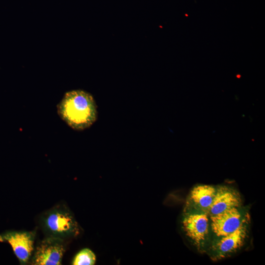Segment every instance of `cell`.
Masks as SVG:
<instances>
[{
	"instance_id": "1",
	"label": "cell",
	"mask_w": 265,
	"mask_h": 265,
	"mask_svg": "<svg viewBox=\"0 0 265 265\" xmlns=\"http://www.w3.org/2000/svg\"><path fill=\"white\" fill-rule=\"evenodd\" d=\"M60 118L72 129L81 131L90 127L97 118L92 96L84 91L67 92L57 106Z\"/></svg>"
},
{
	"instance_id": "2",
	"label": "cell",
	"mask_w": 265,
	"mask_h": 265,
	"mask_svg": "<svg viewBox=\"0 0 265 265\" xmlns=\"http://www.w3.org/2000/svg\"><path fill=\"white\" fill-rule=\"evenodd\" d=\"M42 228L47 235L63 240L77 237L80 227L73 213L64 205H58L43 214Z\"/></svg>"
},
{
	"instance_id": "3",
	"label": "cell",
	"mask_w": 265,
	"mask_h": 265,
	"mask_svg": "<svg viewBox=\"0 0 265 265\" xmlns=\"http://www.w3.org/2000/svg\"><path fill=\"white\" fill-rule=\"evenodd\" d=\"M65 240L47 237L36 246L31 257L33 265H60L65 252Z\"/></svg>"
},
{
	"instance_id": "4",
	"label": "cell",
	"mask_w": 265,
	"mask_h": 265,
	"mask_svg": "<svg viewBox=\"0 0 265 265\" xmlns=\"http://www.w3.org/2000/svg\"><path fill=\"white\" fill-rule=\"evenodd\" d=\"M36 232L9 231L0 234V242L9 243L22 265L29 262L33 254Z\"/></svg>"
},
{
	"instance_id": "5",
	"label": "cell",
	"mask_w": 265,
	"mask_h": 265,
	"mask_svg": "<svg viewBox=\"0 0 265 265\" xmlns=\"http://www.w3.org/2000/svg\"><path fill=\"white\" fill-rule=\"evenodd\" d=\"M213 233L218 237L226 236L238 229L242 223L241 214L238 208L227 209L211 216Z\"/></svg>"
},
{
	"instance_id": "6",
	"label": "cell",
	"mask_w": 265,
	"mask_h": 265,
	"mask_svg": "<svg viewBox=\"0 0 265 265\" xmlns=\"http://www.w3.org/2000/svg\"><path fill=\"white\" fill-rule=\"evenodd\" d=\"M184 231L190 239L197 244L204 241L208 233L209 219L204 213L189 214L183 221Z\"/></svg>"
},
{
	"instance_id": "7",
	"label": "cell",
	"mask_w": 265,
	"mask_h": 265,
	"mask_svg": "<svg viewBox=\"0 0 265 265\" xmlns=\"http://www.w3.org/2000/svg\"><path fill=\"white\" fill-rule=\"evenodd\" d=\"M241 200L238 193L227 187L216 189L212 205L209 208L212 215L220 213L227 209L239 206Z\"/></svg>"
},
{
	"instance_id": "8",
	"label": "cell",
	"mask_w": 265,
	"mask_h": 265,
	"mask_svg": "<svg viewBox=\"0 0 265 265\" xmlns=\"http://www.w3.org/2000/svg\"><path fill=\"white\" fill-rule=\"evenodd\" d=\"M246 234V229L242 222L235 231L222 237L217 244L218 251L225 254L237 250L243 243Z\"/></svg>"
},
{
	"instance_id": "9",
	"label": "cell",
	"mask_w": 265,
	"mask_h": 265,
	"mask_svg": "<svg viewBox=\"0 0 265 265\" xmlns=\"http://www.w3.org/2000/svg\"><path fill=\"white\" fill-rule=\"evenodd\" d=\"M216 189L209 185H199L194 187L190 193L191 200L199 207L209 209L212 205Z\"/></svg>"
},
{
	"instance_id": "10",
	"label": "cell",
	"mask_w": 265,
	"mask_h": 265,
	"mask_svg": "<svg viewBox=\"0 0 265 265\" xmlns=\"http://www.w3.org/2000/svg\"><path fill=\"white\" fill-rule=\"evenodd\" d=\"M96 261L94 253L89 248H84L80 251L74 257L72 261L73 265H93Z\"/></svg>"
}]
</instances>
